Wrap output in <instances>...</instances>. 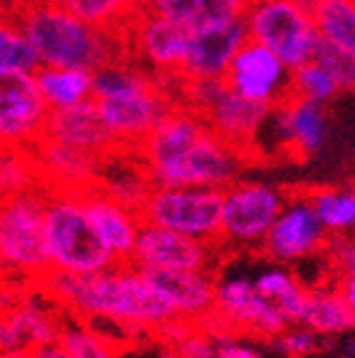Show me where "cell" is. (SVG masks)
I'll return each mask as SVG.
<instances>
[{
	"label": "cell",
	"instance_id": "cell-32",
	"mask_svg": "<svg viewBox=\"0 0 355 358\" xmlns=\"http://www.w3.org/2000/svg\"><path fill=\"white\" fill-rule=\"evenodd\" d=\"M38 174L40 169L33 152L3 147V174H0V179H3V196L35 189Z\"/></svg>",
	"mask_w": 355,
	"mask_h": 358
},
{
	"label": "cell",
	"instance_id": "cell-6",
	"mask_svg": "<svg viewBox=\"0 0 355 358\" xmlns=\"http://www.w3.org/2000/svg\"><path fill=\"white\" fill-rule=\"evenodd\" d=\"M45 204L48 192L28 189L3 196L0 212V257L3 266L17 276L45 279L50 259L45 244Z\"/></svg>",
	"mask_w": 355,
	"mask_h": 358
},
{
	"label": "cell",
	"instance_id": "cell-18",
	"mask_svg": "<svg viewBox=\"0 0 355 358\" xmlns=\"http://www.w3.org/2000/svg\"><path fill=\"white\" fill-rule=\"evenodd\" d=\"M145 279L184 321H206L214 313L217 281L209 271L189 268H142Z\"/></svg>",
	"mask_w": 355,
	"mask_h": 358
},
{
	"label": "cell",
	"instance_id": "cell-15",
	"mask_svg": "<svg viewBox=\"0 0 355 358\" xmlns=\"http://www.w3.org/2000/svg\"><path fill=\"white\" fill-rule=\"evenodd\" d=\"M328 229L321 222L311 196L286 201L276 224L263 239V252L278 264H294L318 254L326 246Z\"/></svg>",
	"mask_w": 355,
	"mask_h": 358
},
{
	"label": "cell",
	"instance_id": "cell-28",
	"mask_svg": "<svg viewBox=\"0 0 355 358\" xmlns=\"http://www.w3.org/2000/svg\"><path fill=\"white\" fill-rule=\"evenodd\" d=\"M254 281L263 296L271 299V301L289 316L291 324L298 321V313H300V308H303L305 291L308 289L298 284V279L291 274L289 268L266 266V268H261L259 274H254Z\"/></svg>",
	"mask_w": 355,
	"mask_h": 358
},
{
	"label": "cell",
	"instance_id": "cell-45",
	"mask_svg": "<svg viewBox=\"0 0 355 358\" xmlns=\"http://www.w3.org/2000/svg\"><path fill=\"white\" fill-rule=\"evenodd\" d=\"M305 6H313V3H318V0H303Z\"/></svg>",
	"mask_w": 355,
	"mask_h": 358
},
{
	"label": "cell",
	"instance_id": "cell-27",
	"mask_svg": "<svg viewBox=\"0 0 355 358\" xmlns=\"http://www.w3.org/2000/svg\"><path fill=\"white\" fill-rule=\"evenodd\" d=\"M311 8L321 38L355 55V0H318Z\"/></svg>",
	"mask_w": 355,
	"mask_h": 358
},
{
	"label": "cell",
	"instance_id": "cell-20",
	"mask_svg": "<svg viewBox=\"0 0 355 358\" xmlns=\"http://www.w3.org/2000/svg\"><path fill=\"white\" fill-rule=\"evenodd\" d=\"M82 199L94 229L100 231V236L115 252V257L119 262H132L134 244H137L139 229H142V217L137 209L127 207L124 201L112 196L97 182L82 189Z\"/></svg>",
	"mask_w": 355,
	"mask_h": 358
},
{
	"label": "cell",
	"instance_id": "cell-24",
	"mask_svg": "<svg viewBox=\"0 0 355 358\" xmlns=\"http://www.w3.org/2000/svg\"><path fill=\"white\" fill-rule=\"evenodd\" d=\"M35 80L40 85L45 102L50 110H70L94 97V80L92 70L82 67H57V65H40Z\"/></svg>",
	"mask_w": 355,
	"mask_h": 358
},
{
	"label": "cell",
	"instance_id": "cell-42",
	"mask_svg": "<svg viewBox=\"0 0 355 358\" xmlns=\"http://www.w3.org/2000/svg\"><path fill=\"white\" fill-rule=\"evenodd\" d=\"M30 0H3V17H15Z\"/></svg>",
	"mask_w": 355,
	"mask_h": 358
},
{
	"label": "cell",
	"instance_id": "cell-33",
	"mask_svg": "<svg viewBox=\"0 0 355 358\" xmlns=\"http://www.w3.org/2000/svg\"><path fill=\"white\" fill-rule=\"evenodd\" d=\"M340 92L338 83L331 75L326 65H321L318 60L305 62V65L294 70V95L305 97V100L321 102L326 105L328 100H333Z\"/></svg>",
	"mask_w": 355,
	"mask_h": 358
},
{
	"label": "cell",
	"instance_id": "cell-43",
	"mask_svg": "<svg viewBox=\"0 0 355 358\" xmlns=\"http://www.w3.org/2000/svg\"><path fill=\"white\" fill-rule=\"evenodd\" d=\"M129 6V10L132 13H137V10H145V8H150L152 6V0H124Z\"/></svg>",
	"mask_w": 355,
	"mask_h": 358
},
{
	"label": "cell",
	"instance_id": "cell-13",
	"mask_svg": "<svg viewBox=\"0 0 355 358\" xmlns=\"http://www.w3.org/2000/svg\"><path fill=\"white\" fill-rule=\"evenodd\" d=\"M214 319L226 329L249 331L261 338H273L291 326L289 316L259 291L254 276L244 274L217 281Z\"/></svg>",
	"mask_w": 355,
	"mask_h": 358
},
{
	"label": "cell",
	"instance_id": "cell-36",
	"mask_svg": "<svg viewBox=\"0 0 355 358\" xmlns=\"http://www.w3.org/2000/svg\"><path fill=\"white\" fill-rule=\"evenodd\" d=\"M57 343L82 358H115V351L110 348V343L105 338H100L94 331L82 329V326H62Z\"/></svg>",
	"mask_w": 355,
	"mask_h": 358
},
{
	"label": "cell",
	"instance_id": "cell-26",
	"mask_svg": "<svg viewBox=\"0 0 355 358\" xmlns=\"http://www.w3.org/2000/svg\"><path fill=\"white\" fill-rule=\"evenodd\" d=\"M150 8L179 20L189 30H201L244 17L249 6L246 0H152Z\"/></svg>",
	"mask_w": 355,
	"mask_h": 358
},
{
	"label": "cell",
	"instance_id": "cell-38",
	"mask_svg": "<svg viewBox=\"0 0 355 358\" xmlns=\"http://www.w3.org/2000/svg\"><path fill=\"white\" fill-rule=\"evenodd\" d=\"M331 254H333V262L338 264L343 274L355 276V231L335 236L331 244Z\"/></svg>",
	"mask_w": 355,
	"mask_h": 358
},
{
	"label": "cell",
	"instance_id": "cell-16",
	"mask_svg": "<svg viewBox=\"0 0 355 358\" xmlns=\"http://www.w3.org/2000/svg\"><path fill=\"white\" fill-rule=\"evenodd\" d=\"M249 43V28L244 17L211 25V28L191 30L187 60L182 67V80H224L236 52Z\"/></svg>",
	"mask_w": 355,
	"mask_h": 358
},
{
	"label": "cell",
	"instance_id": "cell-34",
	"mask_svg": "<svg viewBox=\"0 0 355 358\" xmlns=\"http://www.w3.org/2000/svg\"><path fill=\"white\" fill-rule=\"evenodd\" d=\"M321 334H316L308 326L291 324L289 329H283L281 334H276L271 341V348L281 358H308L321 348Z\"/></svg>",
	"mask_w": 355,
	"mask_h": 358
},
{
	"label": "cell",
	"instance_id": "cell-11",
	"mask_svg": "<svg viewBox=\"0 0 355 358\" xmlns=\"http://www.w3.org/2000/svg\"><path fill=\"white\" fill-rule=\"evenodd\" d=\"M50 115L52 110L45 102L33 73H0L3 147L33 152L45 140Z\"/></svg>",
	"mask_w": 355,
	"mask_h": 358
},
{
	"label": "cell",
	"instance_id": "cell-7",
	"mask_svg": "<svg viewBox=\"0 0 355 358\" xmlns=\"http://www.w3.org/2000/svg\"><path fill=\"white\" fill-rule=\"evenodd\" d=\"M249 38L266 45L291 70L316 57L321 43L313 8L303 0H261L244 13Z\"/></svg>",
	"mask_w": 355,
	"mask_h": 358
},
{
	"label": "cell",
	"instance_id": "cell-3",
	"mask_svg": "<svg viewBox=\"0 0 355 358\" xmlns=\"http://www.w3.org/2000/svg\"><path fill=\"white\" fill-rule=\"evenodd\" d=\"M92 80V100L119 152H137L159 120L182 105L174 97V80H159L129 55L97 67Z\"/></svg>",
	"mask_w": 355,
	"mask_h": 358
},
{
	"label": "cell",
	"instance_id": "cell-35",
	"mask_svg": "<svg viewBox=\"0 0 355 358\" xmlns=\"http://www.w3.org/2000/svg\"><path fill=\"white\" fill-rule=\"evenodd\" d=\"M321 65H326L331 70V75L335 78L340 90H355V55L338 45H333L331 40H323L316 48V57Z\"/></svg>",
	"mask_w": 355,
	"mask_h": 358
},
{
	"label": "cell",
	"instance_id": "cell-31",
	"mask_svg": "<svg viewBox=\"0 0 355 358\" xmlns=\"http://www.w3.org/2000/svg\"><path fill=\"white\" fill-rule=\"evenodd\" d=\"M328 234H353L355 231V189H323L311 194Z\"/></svg>",
	"mask_w": 355,
	"mask_h": 358
},
{
	"label": "cell",
	"instance_id": "cell-39",
	"mask_svg": "<svg viewBox=\"0 0 355 358\" xmlns=\"http://www.w3.org/2000/svg\"><path fill=\"white\" fill-rule=\"evenodd\" d=\"M214 338H217V358H263V353L259 348L239 343L236 338H229V336L222 334L214 336Z\"/></svg>",
	"mask_w": 355,
	"mask_h": 358
},
{
	"label": "cell",
	"instance_id": "cell-17",
	"mask_svg": "<svg viewBox=\"0 0 355 358\" xmlns=\"http://www.w3.org/2000/svg\"><path fill=\"white\" fill-rule=\"evenodd\" d=\"M214 254L209 241L179 234L167 227L142 222L132 264L139 268H189V271H209Z\"/></svg>",
	"mask_w": 355,
	"mask_h": 358
},
{
	"label": "cell",
	"instance_id": "cell-5",
	"mask_svg": "<svg viewBox=\"0 0 355 358\" xmlns=\"http://www.w3.org/2000/svg\"><path fill=\"white\" fill-rule=\"evenodd\" d=\"M45 244L50 271L89 276L119 264L94 229L82 189H50L45 204Z\"/></svg>",
	"mask_w": 355,
	"mask_h": 358
},
{
	"label": "cell",
	"instance_id": "cell-1",
	"mask_svg": "<svg viewBox=\"0 0 355 358\" xmlns=\"http://www.w3.org/2000/svg\"><path fill=\"white\" fill-rule=\"evenodd\" d=\"M137 159L154 187H217L226 189L239 177L241 150L229 145L189 105H177L137 147Z\"/></svg>",
	"mask_w": 355,
	"mask_h": 358
},
{
	"label": "cell",
	"instance_id": "cell-37",
	"mask_svg": "<svg viewBox=\"0 0 355 358\" xmlns=\"http://www.w3.org/2000/svg\"><path fill=\"white\" fill-rule=\"evenodd\" d=\"M177 358H217V338L211 334H191L174 343Z\"/></svg>",
	"mask_w": 355,
	"mask_h": 358
},
{
	"label": "cell",
	"instance_id": "cell-25",
	"mask_svg": "<svg viewBox=\"0 0 355 358\" xmlns=\"http://www.w3.org/2000/svg\"><path fill=\"white\" fill-rule=\"evenodd\" d=\"M296 324L308 326L321 336H338L355 329V316L345 303L340 289L316 286L305 291V301Z\"/></svg>",
	"mask_w": 355,
	"mask_h": 358
},
{
	"label": "cell",
	"instance_id": "cell-19",
	"mask_svg": "<svg viewBox=\"0 0 355 358\" xmlns=\"http://www.w3.org/2000/svg\"><path fill=\"white\" fill-rule=\"evenodd\" d=\"M276 140L298 159H308L326 145L328 120L321 102L291 95L271 110Z\"/></svg>",
	"mask_w": 355,
	"mask_h": 358
},
{
	"label": "cell",
	"instance_id": "cell-12",
	"mask_svg": "<svg viewBox=\"0 0 355 358\" xmlns=\"http://www.w3.org/2000/svg\"><path fill=\"white\" fill-rule=\"evenodd\" d=\"M286 201L289 199L276 187L261 182H236L226 187L222 207V239L244 246L263 244Z\"/></svg>",
	"mask_w": 355,
	"mask_h": 358
},
{
	"label": "cell",
	"instance_id": "cell-9",
	"mask_svg": "<svg viewBox=\"0 0 355 358\" xmlns=\"http://www.w3.org/2000/svg\"><path fill=\"white\" fill-rule=\"evenodd\" d=\"M224 189L217 187H152L139 217L201 241L222 239Z\"/></svg>",
	"mask_w": 355,
	"mask_h": 358
},
{
	"label": "cell",
	"instance_id": "cell-21",
	"mask_svg": "<svg viewBox=\"0 0 355 358\" xmlns=\"http://www.w3.org/2000/svg\"><path fill=\"white\" fill-rule=\"evenodd\" d=\"M45 137L52 142H60V145L73 147V150L97 155L102 159L115 157L119 152L115 140H112V134L107 132L105 122H102L94 100L82 102L78 107H70V110H55L50 115Z\"/></svg>",
	"mask_w": 355,
	"mask_h": 358
},
{
	"label": "cell",
	"instance_id": "cell-23",
	"mask_svg": "<svg viewBox=\"0 0 355 358\" xmlns=\"http://www.w3.org/2000/svg\"><path fill=\"white\" fill-rule=\"evenodd\" d=\"M38 169L48 182H55V189H87L89 185L97 182L102 164L107 159L97 155H89L82 150L60 145L45 137L33 150Z\"/></svg>",
	"mask_w": 355,
	"mask_h": 358
},
{
	"label": "cell",
	"instance_id": "cell-4",
	"mask_svg": "<svg viewBox=\"0 0 355 358\" xmlns=\"http://www.w3.org/2000/svg\"><path fill=\"white\" fill-rule=\"evenodd\" d=\"M43 65L97 70L127 55L122 35L94 28L55 0H30L15 15Z\"/></svg>",
	"mask_w": 355,
	"mask_h": 358
},
{
	"label": "cell",
	"instance_id": "cell-30",
	"mask_svg": "<svg viewBox=\"0 0 355 358\" xmlns=\"http://www.w3.org/2000/svg\"><path fill=\"white\" fill-rule=\"evenodd\" d=\"M55 3L94 28L115 35H124L129 17L134 15L124 0H55Z\"/></svg>",
	"mask_w": 355,
	"mask_h": 358
},
{
	"label": "cell",
	"instance_id": "cell-40",
	"mask_svg": "<svg viewBox=\"0 0 355 358\" xmlns=\"http://www.w3.org/2000/svg\"><path fill=\"white\" fill-rule=\"evenodd\" d=\"M33 358H82V356L67 351L60 343H50V346H43V348H38V351H33Z\"/></svg>",
	"mask_w": 355,
	"mask_h": 358
},
{
	"label": "cell",
	"instance_id": "cell-41",
	"mask_svg": "<svg viewBox=\"0 0 355 358\" xmlns=\"http://www.w3.org/2000/svg\"><path fill=\"white\" fill-rule=\"evenodd\" d=\"M340 294H343L345 303H348V308L353 311L355 316V276L353 274H343V279H340Z\"/></svg>",
	"mask_w": 355,
	"mask_h": 358
},
{
	"label": "cell",
	"instance_id": "cell-8",
	"mask_svg": "<svg viewBox=\"0 0 355 358\" xmlns=\"http://www.w3.org/2000/svg\"><path fill=\"white\" fill-rule=\"evenodd\" d=\"M182 105H189L206 120L219 137L249 155L256 137L271 117V107L251 102L229 87L226 80H196L182 83Z\"/></svg>",
	"mask_w": 355,
	"mask_h": 358
},
{
	"label": "cell",
	"instance_id": "cell-29",
	"mask_svg": "<svg viewBox=\"0 0 355 358\" xmlns=\"http://www.w3.org/2000/svg\"><path fill=\"white\" fill-rule=\"evenodd\" d=\"M43 65L28 33L15 17H3L0 25V73H38Z\"/></svg>",
	"mask_w": 355,
	"mask_h": 358
},
{
	"label": "cell",
	"instance_id": "cell-14",
	"mask_svg": "<svg viewBox=\"0 0 355 358\" xmlns=\"http://www.w3.org/2000/svg\"><path fill=\"white\" fill-rule=\"evenodd\" d=\"M224 80L241 97L271 110L294 95V70L266 45L251 38L236 52Z\"/></svg>",
	"mask_w": 355,
	"mask_h": 358
},
{
	"label": "cell",
	"instance_id": "cell-46",
	"mask_svg": "<svg viewBox=\"0 0 355 358\" xmlns=\"http://www.w3.org/2000/svg\"><path fill=\"white\" fill-rule=\"evenodd\" d=\"M251 3H261V0H246V6H251Z\"/></svg>",
	"mask_w": 355,
	"mask_h": 358
},
{
	"label": "cell",
	"instance_id": "cell-22",
	"mask_svg": "<svg viewBox=\"0 0 355 358\" xmlns=\"http://www.w3.org/2000/svg\"><path fill=\"white\" fill-rule=\"evenodd\" d=\"M60 329L62 326L45 303L25 299L6 313L0 326V346L6 356H17L25 351L33 353L43 346L57 343Z\"/></svg>",
	"mask_w": 355,
	"mask_h": 358
},
{
	"label": "cell",
	"instance_id": "cell-44",
	"mask_svg": "<svg viewBox=\"0 0 355 358\" xmlns=\"http://www.w3.org/2000/svg\"><path fill=\"white\" fill-rule=\"evenodd\" d=\"M335 358H355V341H348L343 348L338 351V356Z\"/></svg>",
	"mask_w": 355,
	"mask_h": 358
},
{
	"label": "cell",
	"instance_id": "cell-2",
	"mask_svg": "<svg viewBox=\"0 0 355 358\" xmlns=\"http://www.w3.org/2000/svg\"><path fill=\"white\" fill-rule=\"evenodd\" d=\"M43 281L55 301L70 306L85 319L110 321L119 329L161 331L179 319L132 262H119L89 276L50 271Z\"/></svg>",
	"mask_w": 355,
	"mask_h": 358
},
{
	"label": "cell",
	"instance_id": "cell-10",
	"mask_svg": "<svg viewBox=\"0 0 355 358\" xmlns=\"http://www.w3.org/2000/svg\"><path fill=\"white\" fill-rule=\"evenodd\" d=\"M127 55L147 73L159 80H179L187 60L191 30L174 17L157 13L154 8L137 10L124 28Z\"/></svg>",
	"mask_w": 355,
	"mask_h": 358
}]
</instances>
